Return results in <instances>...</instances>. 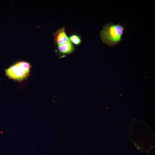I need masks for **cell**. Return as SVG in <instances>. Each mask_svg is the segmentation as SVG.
<instances>
[{
	"label": "cell",
	"instance_id": "6da1fadb",
	"mask_svg": "<svg viewBox=\"0 0 155 155\" xmlns=\"http://www.w3.org/2000/svg\"><path fill=\"white\" fill-rule=\"evenodd\" d=\"M129 126L130 138L135 146H152L154 142V135L148 126L139 119H135L132 120Z\"/></svg>",
	"mask_w": 155,
	"mask_h": 155
},
{
	"label": "cell",
	"instance_id": "7a4b0ae2",
	"mask_svg": "<svg viewBox=\"0 0 155 155\" xmlns=\"http://www.w3.org/2000/svg\"><path fill=\"white\" fill-rule=\"evenodd\" d=\"M124 31L123 27L119 24L110 22L106 24L101 31L100 35L103 42L110 46L116 45L121 40Z\"/></svg>",
	"mask_w": 155,
	"mask_h": 155
},
{
	"label": "cell",
	"instance_id": "3957f363",
	"mask_svg": "<svg viewBox=\"0 0 155 155\" xmlns=\"http://www.w3.org/2000/svg\"><path fill=\"white\" fill-rule=\"evenodd\" d=\"M31 66L26 62H18L5 70L6 75L10 79L21 80L28 75Z\"/></svg>",
	"mask_w": 155,
	"mask_h": 155
},
{
	"label": "cell",
	"instance_id": "277c9868",
	"mask_svg": "<svg viewBox=\"0 0 155 155\" xmlns=\"http://www.w3.org/2000/svg\"><path fill=\"white\" fill-rule=\"evenodd\" d=\"M55 37V42L58 46L63 44L70 41L66 34L64 27L59 29L56 32Z\"/></svg>",
	"mask_w": 155,
	"mask_h": 155
},
{
	"label": "cell",
	"instance_id": "5b68a950",
	"mask_svg": "<svg viewBox=\"0 0 155 155\" xmlns=\"http://www.w3.org/2000/svg\"><path fill=\"white\" fill-rule=\"evenodd\" d=\"M58 49L60 52L64 54H69L74 51V48L70 41L63 44L58 45Z\"/></svg>",
	"mask_w": 155,
	"mask_h": 155
},
{
	"label": "cell",
	"instance_id": "8992f818",
	"mask_svg": "<svg viewBox=\"0 0 155 155\" xmlns=\"http://www.w3.org/2000/svg\"><path fill=\"white\" fill-rule=\"evenodd\" d=\"M69 40L75 45H79L81 42V40L79 36L76 35H73L69 38Z\"/></svg>",
	"mask_w": 155,
	"mask_h": 155
}]
</instances>
